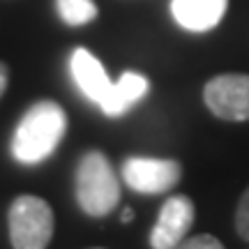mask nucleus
Instances as JSON below:
<instances>
[{
    "mask_svg": "<svg viewBox=\"0 0 249 249\" xmlns=\"http://www.w3.org/2000/svg\"><path fill=\"white\" fill-rule=\"evenodd\" d=\"M182 166L176 160L129 157L123 164V180L139 194H164L180 182Z\"/></svg>",
    "mask_w": 249,
    "mask_h": 249,
    "instance_id": "nucleus-5",
    "label": "nucleus"
},
{
    "mask_svg": "<svg viewBox=\"0 0 249 249\" xmlns=\"http://www.w3.org/2000/svg\"><path fill=\"white\" fill-rule=\"evenodd\" d=\"M7 79H9L7 65H5V62H0V97H2V95H5V90H7Z\"/></svg>",
    "mask_w": 249,
    "mask_h": 249,
    "instance_id": "nucleus-13",
    "label": "nucleus"
},
{
    "mask_svg": "<svg viewBox=\"0 0 249 249\" xmlns=\"http://www.w3.org/2000/svg\"><path fill=\"white\" fill-rule=\"evenodd\" d=\"M67 132V113L53 99L35 102L18 120L12 136V155L21 164L49 160Z\"/></svg>",
    "mask_w": 249,
    "mask_h": 249,
    "instance_id": "nucleus-1",
    "label": "nucleus"
},
{
    "mask_svg": "<svg viewBox=\"0 0 249 249\" xmlns=\"http://www.w3.org/2000/svg\"><path fill=\"white\" fill-rule=\"evenodd\" d=\"M235 231L245 242H249V187L242 192L235 208Z\"/></svg>",
    "mask_w": 249,
    "mask_h": 249,
    "instance_id": "nucleus-11",
    "label": "nucleus"
},
{
    "mask_svg": "<svg viewBox=\"0 0 249 249\" xmlns=\"http://www.w3.org/2000/svg\"><path fill=\"white\" fill-rule=\"evenodd\" d=\"M76 201L90 217H107L120 201V182L104 152L90 150L76 169Z\"/></svg>",
    "mask_w": 249,
    "mask_h": 249,
    "instance_id": "nucleus-2",
    "label": "nucleus"
},
{
    "mask_svg": "<svg viewBox=\"0 0 249 249\" xmlns=\"http://www.w3.org/2000/svg\"><path fill=\"white\" fill-rule=\"evenodd\" d=\"M70 70H71V76H74V81H76V86H79L81 92H83L90 102H95L99 107V104L107 99L111 86H113V81L108 79L104 65L90 53L88 49L79 46V49L71 51Z\"/></svg>",
    "mask_w": 249,
    "mask_h": 249,
    "instance_id": "nucleus-7",
    "label": "nucleus"
},
{
    "mask_svg": "<svg viewBox=\"0 0 249 249\" xmlns=\"http://www.w3.org/2000/svg\"><path fill=\"white\" fill-rule=\"evenodd\" d=\"M229 0H171V14L189 33H208L219 26Z\"/></svg>",
    "mask_w": 249,
    "mask_h": 249,
    "instance_id": "nucleus-8",
    "label": "nucleus"
},
{
    "mask_svg": "<svg viewBox=\"0 0 249 249\" xmlns=\"http://www.w3.org/2000/svg\"><path fill=\"white\" fill-rule=\"evenodd\" d=\"M120 219H123L124 224H127V222H132V219H134V213H132V208H124V210H123V214H120Z\"/></svg>",
    "mask_w": 249,
    "mask_h": 249,
    "instance_id": "nucleus-14",
    "label": "nucleus"
},
{
    "mask_svg": "<svg viewBox=\"0 0 249 249\" xmlns=\"http://www.w3.org/2000/svg\"><path fill=\"white\" fill-rule=\"evenodd\" d=\"M148 90H150V83H148V79L143 74H139V71H124L123 76L111 86L107 99L99 104V108L104 111V116L118 118L123 113H127L136 102H141L148 95Z\"/></svg>",
    "mask_w": 249,
    "mask_h": 249,
    "instance_id": "nucleus-9",
    "label": "nucleus"
},
{
    "mask_svg": "<svg viewBox=\"0 0 249 249\" xmlns=\"http://www.w3.org/2000/svg\"><path fill=\"white\" fill-rule=\"evenodd\" d=\"M95 249H102V247H95Z\"/></svg>",
    "mask_w": 249,
    "mask_h": 249,
    "instance_id": "nucleus-15",
    "label": "nucleus"
},
{
    "mask_svg": "<svg viewBox=\"0 0 249 249\" xmlns=\"http://www.w3.org/2000/svg\"><path fill=\"white\" fill-rule=\"evenodd\" d=\"M55 7L67 26H86L99 14L92 0H55Z\"/></svg>",
    "mask_w": 249,
    "mask_h": 249,
    "instance_id": "nucleus-10",
    "label": "nucleus"
},
{
    "mask_svg": "<svg viewBox=\"0 0 249 249\" xmlns=\"http://www.w3.org/2000/svg\"><path fill=\"white\" fill-rule=\"evenodd\" d=\"M9 240L14 249H46L53 238L51 205L33 194H21L9 208Z\"/></svg>",
    "mask_w": 249,
    "mask_h": 249,
    "instance_id": "nucleus-3",
    "label": "nucleus"
},
{
    "mask_svg": "<svg viewBox=\"0 0 249 249\" xmlns=\"http://www.w3.org/2000/svg\"><path fill=\"white\" fill-rule=\"evenodd\" d=\"M203 102L219 120H249V74H219L205 83Z\"/></svg>",
    "mask_w": 249,
    "mask_h": 249,
    "instance_id": "nucleus-4",
    "label": "nucleus"
},
{
    "mask_svg": "<svg viewBox=\"0 0 249 249\" xmlns=\"http://www.w3.org/2000/svg\"><path fill=\"white\" fill-rule=\"evenodd\" d=\"M196 208L189 196H171L164 201L157 217V224L152 226L150 245L152 249H176L187 238L189 229L194 226Z\"/></svg>",
    "mask_w": 249,
    "mask_h": 249,
    "instance_id": "nucleus-6",
    "label": "nucleus"
},
{
    "mask_svg": "<svg viewBox=\"0 0 249 249\" xmlns=\"http://www.w3.org/2000/svg\"><path fill=\"white\" fill-rule=\"evenodd\" d=\"M176 249H226L219 238H214L210 233H201V235H192L185 238Z\"/></svg>",
    "mask_w": 249,
    "mask_h": 249,
    "instance_id": "nucleus-12",
    "label": "nucleus"
}]
</instances>
